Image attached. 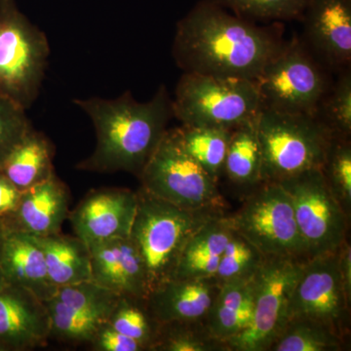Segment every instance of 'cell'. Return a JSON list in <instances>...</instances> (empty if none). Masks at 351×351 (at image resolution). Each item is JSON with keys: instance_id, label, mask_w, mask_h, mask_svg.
Returning <instances> with one entry per match:
<instances>
[{"instance_id": "cell-1", "label": "cell", "mask_w": 351, "mask_h": 351, "mask_svg": "<svg viewBox=\"0 0 351 351\" xmlns=\"http://www.w3.org/2000/svg\"><path fill=\"white\" fill-rule=\"evenodd\" d=\"M281 32L200 0L178 22L173 57L184 73L255 82L285 43Z\"/></svg>"}, {"instance_id": "cell-2", "label": "cell", "mask_w": 351, "mask_h": 351, "mask_svg": "<svg viewBox=\"0 0 351 351\" xmlns=\"http://www.w3.org/2000/svg\"><path fill=\"white\" fill-rule=\"evenodd\" d=\"M73 103L91 119L96 134L93 154L77 168L93 172L124 171L138 177L174 117L164 85L147 101L126 91L115 99L92 97Z\"/></svg>"}, {"instance_id": "cell-3", "label": "cell", "mask_w": 351, "mask_h": 351, "mask_svg": "<svg viewBox=\"0 0 351 351\" xmlns=\"http://www.w3.org/2000/svg\"><path fill=\"white\" fill-rule=\"evenodd\" d=\"M130 237L137 247L149 293L174 278L189 240L221 209H184L138 189Z\"/></svg>"}, {"instance_id": "cell-4", "label": "cell", "mask_w": 351, "mask_h": 351, "mask_svg": "<svg viewBox=\"0 0 351 351\" xmlns=\"http://www.w3.org/2000/svg\"><path fill=\"white\" fill-rule=\"evenodd\" d=\"M262 149V181L278 182L321 169L335 137L316 114L263 108L256 119Z\"/></svg>"}, {"instance_id": "cell-5", "label": "cell", "mask_w": 351, "mask_h": 351, "mask_svg": "<svg viewBox=\"0 0 351 351\" xmlns=\"http://www.w3.org/2000/svg\"><path fill=\"white\" fill-rule=\"evenodd\" d=\"M172 108L182 125L232 130L255 119L263 105L253 80L184 73Z\"/></svg>"}, {"instance_id": "cell-6", "label": "cell", "mask_w": 351, "mask_h": 351, "mask_svg": "<svg viewBox=\"0 0 351 351\" xmlns=\"http://www.w3.org/2000/svg\"><path fill=\"white\" fill-rule=\"evenodd\" d=\"M50 46L16 0H0V93L31 108L45 75Z\"/></svg>"}, {"instance_id": "cell-7", "label": "cell", "mask_w": 351, "mask_h": 351, "mask_svg": "<svg viewBox=\"0 0 351 351\" xmlns=\"http://www.w3.org/2000/svg\"><path fill=\"white\" fill-rule=\"evenodd\" d=\"M138 178L141 189L176 206L223 210L218 182L186 152L177 128L166 131Z\"/></svg>"}, {"instance_id": "cell-8", "label": "cell", "mask_w": 351, "mask_h": 351, "mask_svg": "<svg viewBox=\"0 0 351 351\" xmlns=\"http://www.w3.org/2000/svg\"><path fill=\"white\" fill-rule=\"evenodd\" d=\"M324 68L297 36L285 41L255 80L263 108L316 114L331 86Z\"/></svg>"}, {"instance_id": "cell-9", "label": "cell", "mask_w": 351, "mask_h": 351, "mask_svg": "<svg viewBox=\"0 0 351 351\" xmlns=\"http://www.w3.org/2000/svg\"><path fill=\"white\" fill-rule=\"evenodd\" d=\"M230 219L232 228L265 258L308 260L292 201L279 182H263L254 188L241 208Z\"/></svg>"}, {"instance_id": "cell-10", "label": "cell", "mask_w": 351, "mask_h": 351, "mask_svg": "<svg viewBox=\"0 0 351 351\" xmlns=\"http://www.w3.org/2000/svg\"><path fill=\"white\" fill-rule=\"evenodd\" d=\"M306 261L265 258L252 279L253 319L244 332L226 343L228 350H269L290 321L291 297Z\"/></svg>"}, {"instance_id": "cell-11", "label": "cell", "mask_w": 351, "mask_h": 351, "mask_svg": "<svg viewBox=\"0 0 351 351\" xmlns=\"http://www.w3.org/2000/svg\"><path fill=\"white\" fill-rule=\"evenodd\" d=\"M290 196L308 258L336 253L348 234V213L321 169H311L278 182Z\"/></svg>"}, {"instance_id": "cell-12", "label": "cell", "mask_w": 351, "mask_h": 351, "mask_svg": "<svg viewBox=\"0 0 351 351\" xmlns=\"http://www.w3.org/2000/svg\"><path fill=\"white\" fill-rule=\"evenodd\" d=\"M350 299L339 265V251L308 258L293 291L290 320L307 319L329 328L341 338L348 332Z\"/></svg>"}, {"instance_id": "cell-13", "label": "cell", "mask_w": 351, "mask_h": 351, "mask_svg": "<svg viewBox=\"0 0 351 351\" xmlns=\"http://www.w3.org/2000/svg\"><path fill=\"white\" fill-rule=\"evenodd\" d=\"M301 20L304 44L325 68H350L351 0H308Z\"/></svg>"}, {"instance_id": "cell-14", "label": "cell", "mask_w": 351, "mask_h": 351, "mask_svg": "<svg viewBox=\"0 0 351 351\" xmlns=\"http://www.w3.org/2000/svg\"><path fill=\"white\" fill-rule=\"evenodd\" d=\"M137 205V191L96 189L90 191L69 217L75 237L89 246L95 242L130 237Z\"/></svg>"}, {"instance_id": "cell-15", "label": "cell", "mask_w": 351, "mask_h": 351, "mask_svg": "<svg viewBox=\"0 0 351 351\" xmlns=\"http://www.w3.org/2000/svg\"><path fill=\"white\" fill-rule=\"evenodd\" d=\"M92 281L119 295L145 301L149 294L144 263L130 237L89 246Z\"/></svg>"}, {"instance_id": "cell-16", "label": "cell", "mask_w": 351, "mask_h": 351, "mask_svg": "<svg viewBox=\"0 0 351 351\" xmlns=\"http://www.w3.org/2000/svg\"><path fill=\"white\" fill-rule=\"evenodd\" d=\"M49 336L43 302L19 286L6 284L0 289V351L32 350Z\"/></svg>"}, {"instance_id": "cell-17", "label": "cell", "mask_w": 351, "mask_h": 351, "mask_svg": "<svg viewBox=\"0 0 351 351\" xmlns=\"http://www.w3.org/2000/svg\"><path fill=\"white\" fill-rule=\"evenodd\" d=\"M219 287L216 277L172 278L149 293L145 306L159 325L205 322Z\"/></svg>"}, {"instance_id": "cell-18", "label": "cell", "mask_w": 351, "mask_h": 351, "mask_svg": "<svg viewBox=\"0 0 351 351\" xmlns=\"http://www.w3.org/2000/svg\"><path fill=\"white\" fill-rule=\"evenodd\" d=\"M69 215L68 189L54 173L25 191L15 212L0 221L6 230L45 237L60 232Z\"/></svg>"}, {"instance_id": "cell-19", "label": "cell", "mask_w": 351, "mask_h": 351, "mask_svg": "<svg viewBox=\"0 0 351 351\" xmlns=\"http://www.w3.org/2000/svg\"><path fill=\"white\" fill-rule=\"evenodd\" d=\"M0 263L7 284L29 291L43 302L56 294L43 249L34 235L4 228Z\"/></svg>"}, {"instance_id": "cell-20", "label": "cell", "mask_w": 351, "mask_h": 351, "mask_svg": "<svg viewBox=\"0 0 351 351\" xmlns=\"http://www.w3.org/2000/svg\"><path fill=\"white\" fill-rule=\"evenodd\" d=\"M232 232L230 216L210 219L184 246L174 278L215 277Z\"/></svg>"}, {"instance_id": "cell-21", "label": "cell", "mask_w": 351, "mask_h": 351, "mask_svg": "<svg viewBox=\"0 0 351 351\" xmlns=\"http://www.w3.org/2000/svg\"><path fill=\"white\" fill-rule=\"evenodd\" d=\"M54 147L49 138L34 127L6 157L0 172L25 191L54 174Z\"/></svg>"}, {"instance_id": "cell-22", "label": "cell", "mask_w": 351, "mask_h": 351, "mask_svg": "<svg viewBox=\"0 0 351 351\" xmlns=\"http://www.w3.org/2000/svg\"><path fill=\"white\" fill-rule=\"evenodd\" d=\"M36 237L43 251L48 276L55 287L92 280L91 257L84 242L61 232Z\"/></svg>"}, {"instance_id": "cell-23", "label": "cell", "mask_w": 351, "mask_h": 351, "mask_svg": "<svg viewBox=\"0 0 351 351\" xmlns=\"http://www.w3.org/2000/svg\"><path fill=\"white\" fill-rule=\"evenodd\" d=\"M256 119L232 129L223 166V174L230 181L252 189L263 182L262 149Z\"/></svg>"}, {"instance_id": "cell-24", "label": "cell", "mask_w": 351, "mask_h": 351, "mask_svg": "<svg viewBox=\"0 0 351 351\" xmlns=\"http://www.w3.org/2000/svg\"><path fill=\"white\" fill-rule=\"evenodd\" d=\"M253 276L221 283L205 319V326L212 338L226 345L230 339L239 334L240 314L245 299L250 292Z\"/></svg>"}, {"instance_id": "cell-25", "label": "cell", "mask_w": 351, "mask_h": 351, "mask_svg": "<svg viewBox=\"0 0 351 351\" xmlns=\"http://www.w3.org/2000/svg\"><path fill=\"white\" fill-rule=\"evenodd\" d=\"M177 129L186 152L218 182L223 174L232 129L186 125Z\"/></svg>"}, {"instance_id": "cell-26", "label": "cell", "mask_w": 351, "mask_h": 351, "mask_svg": "<svg viewBox=\"0 0 351 351\" xmlns=\"http://www.w3.org/2000/svg\"><path fill=\"white\" fill-rule=\"evenodd\" d=\"M343 338L319 323L293 318L279 335L270 351H339Z\"/></svg>"}, {"instance_id": "cell-27", "label": "cell", "mask_w": 351, "mask_h": 351, "mask_svg": "<svg viewBox=\"0 0 351 351\" xmlns=\"http://www.w3.org/2000/svg\"><path fill=\"white\" fill-rule=\"evenodd\" d=\"M50 321V335L64 341L91 343L108 319L97 314L77 311L52 297L44 302Z\"/></svg>"}, {"instance_id": "cell-28", "label": "cell", "mask_w": 351, "mask_h": 351, "mask_svg": "<svg viewBox=\"0 0 351 351\" xmlns=\"http://www.w3.org/2000/svg\"><path fill=\"white\" fill-rule=\"evenodd\" d=\"M142 300L120 295L119 301L113 307L108 318V324L136 339L145 350H152L159 334L160 325L152 318L145 306H141Z\"/></svg>"}, {"instance_id": "cell-29", "label": "cell", "mask_w": 351, "mask_h": 351, "mask_svg": "<svg viewBox=\"0 0 351 351\" xmlns=\"http://www.w3.org/2000/svg\"><path fill=\"white\" fill-rule=\"evenodd\" d=\"M321 101L316 117L334 136L350 138L351 69L341 71Z\"/></svg>"}, {"instance_id": "cell-30", "label": "cell", "mask_w": 351, "mask_h": 351, "mask_svg": "<svg viewBox=\"0 0 351 351\" xmlns=\"http://www.w3.org/2000/svg\"><path fill=\"white\" fill-rule=\"evenodd\" d=\"M152 350L218 351L228 348L210 336L205 322H191L160 325Z\"/></svg>"}, {"instance_id": "cell-31", "label": "cell", "mask_w": 351, "mask_h": 351, "mask_svg": "<svg viewBox=\"0 0 351 351\" xmlns=\"http://www.w3.org/2000/svg\"><path fill=\"white\" fill-rule=\"evenodd\" d=\"M226 10L253 22L301 20L308 0H213Z\"/></svg>"}, {"instance_id": "cell-32", "label": "cell", "mask_w": 351, "mask_h": 351, "mask_svg": "<svg viewBox=\"0 0 351 351\" xmlns=\"http://www.w3.org/2000/svg\"><path fill=\"white\" fill-rule=\"evenodd\" d=\"M265 256L251 242L232 228V235L219 260L216 277L219 283L255 274Z\"/></svg>"}, {"instance_id": "cell-33", "label": "cell", "mask_w": 351, "mask_h": 351, "mask_svg": "<svg viewBox=\"0 0 351 351\" xmlns=\"http://www.w3.org/2000/svg\"><path fill=\"white\" fill-rule=\"evenodd\" d=\"M328 184L348 213L351 204V145L350 138H332L326 160L321 168Z\"/></svg>"}, {"instance_id": "cell-34", "label": "cell", "mask_w": 351, "mask_h": 351, "mask_svg": "<svg viewBox=\"0 0 351 351\" xmlns=\"http://www.w3.org/2000/svg\"><path fill=\"white\" fill-rule=\"evenodd\" d=\"M54 297L77 311L97 314L108 319L120 295L90 280L57 288Z\"/></svg>"}, {"instance_id": "cell-35", "label": "cell", "mask_w": 351, "mask_h": 351, "mask_svg": "<svg viewBox=\"0 0 351 351\" xmlns=\"http://www.w3.org/2000/svg\"><path fill=\"white\" fill-rule=\"evenodd\" d=\"M27 110L0 93V167L25 134L32 128Z\"/></svg>"}, {"instance_id": "cell-36", "label": "cell", "mask_w": 351, "mask_h": 351, "mask_svg": "<svg viewBox=\"0 0 351 351\" xmlns=\"http://www.w3.org/2000/svg\"><path fill=\"white\" fill-rule=\"evenodd\" d=\"M95 350L99 351H143L144 346L136 339L113 329L108 324L100 328L93 341H91Z\"/></svg>"}, {"instance_id": "cell-37", "label": "cell", "mask_w": 351, "mask_h": 351, "mask_svg": "<svg viewBox=\"0 0 351 351\" xmlns=\"http://www.w3.org/2000/svg\"><path fill=\"white\" fill-rule=\"evenodd\" d=\"M23 193L24 191H20L0 172V221L8 218L15 212Z\"/></svg>"}, {"instance_id": "cell-38", "label": "cell", "mask_w": 351, "mask_h": 351, "mask_svg": "<svg viewBox=\"0 0 351 351\" xmlns=\"http://www.w3.org/2000/svg\"><path fill=\"white\" fill-rule=\"evenodd\" d=\"M339 265L341 279L346 295L350 299L351 295V250L350 245L346 241L339 249Z\"/></svg>"}, {"instance_id": "cell-39", "label": "cell", "mask_w": 351, "mask_h": 351, "mask_svg": "<svg viewBox=\"0 0 351 351\" xmlns=\"http://www.w3.org/2000/svg\"><path fill=\"white\" fill-rule=\"evenodd\" d=\"M3 235H4V228L3 225H2L1 221H0V261H1V249H2V242H3ZM5 278H4L3 274H2L1 269V263H0V289L4 287L6 285Z\"/></svg>"}]
</instances>
